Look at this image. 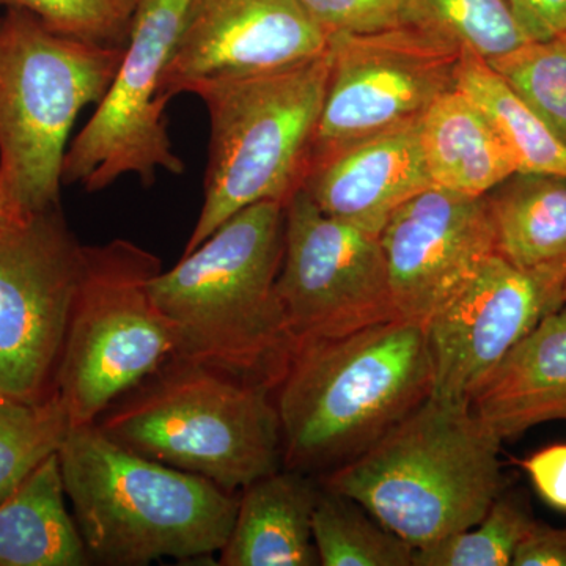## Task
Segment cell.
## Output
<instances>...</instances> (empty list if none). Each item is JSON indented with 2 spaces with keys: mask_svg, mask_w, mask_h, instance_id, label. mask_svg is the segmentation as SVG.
I'll return each instance as SVG.
<instances>
[{
  "mask_svg": "<svg viewBox=\"0 0 566 566\" xmlns=\"http://www.w3.org/2000/svg\"><path fill=\"white\" fill-rule=\"evenodd\" d=\"M433 389L424 324L397 318L294 348L275 389L283 468L319 476L411 415Z\"/></svg>",
  "mask_w": 566,
  "mask_h": 566,
  "instance_id": "cell-1",
  "label": "cell"
},
{
  "mask_svg": "<svg viewBox=\"0 0 566 566\" xmlns=\"http://www.w3.org/2000/svg\"><path fill=\"white\" fill-rule=\"evenodd\" d=\"M283 234L285 205L253 203L151 279L153 301L177 331L178 356L275 392L296 348L275 292Z\"/></svg>",
  "mask_w": 566,
  "mask_h": 566,
  "instance_id": "cell-2",
  "label": "cell"
},
{
  "mask_svg": "<svg viewBox=\"0 0 566 566\" xmlns=\"http://www.w3.org/2000/svg\"><path fill=\"white\" fill-rule=\"evenodd\" d=\"M59 461L74 521L96 564L202 560L229 539L237 494L118 444L96 423L71 428Z\"/></svg>",
  "mask_w": 566,
  "mask_h": 566,
  "instance_id": "cell-3",
  "label": "cell"
},
{
  "mask_svg": "<svg viewBox=\"0 0 566 566\" xmlns=\"http://www.w3.org/2000/svg\"><path fill=\"white\" fill-rule=\"evenodd\" d=\"M501 444L471 405L430 395L319 485L359 502L417 549L483 520L504 491Z\"/></svg>",
  "mask_w": 566,
  "mask_h": 566,
  "instance_id": "cell-4",
  "label": "cell"
},
{
  "mask_svg": "<svg viewBox=\"0 0 566 566\" xmlns=\"http://www.w3.org/2000/svg\"><path fill=\"white\" fill-rule=\"evenodd\" d=\"M96 424L118 444L232 493L283 468L274 390L186 357L164 364Z\"/></svg>",
  "mask_w": 566,
  "mask_h": 566,
  "instance_id": "cell-5",
  "label": "cell"
},
{
  "mask_svg": "<svg viewBox=\"0 0 566 566\" xmlns=\"http://www.w3.org/2000/svg\"><path fill=\"white\" fill-rule=\"evenodd\" d=\"M327 74L326 51L289 69L199 82L186 92L207 107L210 156L203 207L185 253L238 211L268 200L286 205L301 188Z\"/></svg>",
  "mask_w": 566,
  "mask_h": 566,
  "instance_id": "cell-6",
  "label": "cell"
},
{
  "mask_svg": "<svg viewBox=\"0 0 566 566\" xmlns=\"http://www.w3.org/2000/svg\"><path fill=\"white\" fill-rule=\"evenodd\" d=\"M123 52L51 31L24 10L0 17V180L25 214L61 207L71 129L109 91Z\"/></svg>",
  "mask_w": 566,
  "mask_h": 566,
  "instance_id": "cell-7",
  "label": "cell"
},
{
  "mask_svg": "<svg viewBox=\"0 0 566 566\" xmlns=\"http://www.w3.org/2000/svg\"><path fill=\"white\" fill-rule=\"evenodd\" d=\"M161 271L155 253L128 240L84 245L55 379L71 428L98 422L118 398L178 356L177 331L150 293Z\"/></svg>",
  "mask_w": 566,
  "mask_h": 566,
  "instance_id": "cell-8",
  "label": "cell"
},
{
  "mask_svg": "<svg viewBox=\"0 0 566 566\" xmlns=\"http://www.w3.org/2000/svg\"><path fill=\"white\" fill-rule=\"evenodd\" d=\"M189 6L191 0H137L109 91L69 145L63 185H80L93 193L125 175H136L150 186L159 169L185 174V163L167 132L169 98L163 93V80Z\"/></svg>",
  "mask_w": 566,
  "mask_h": 566,
  "instance_id": "cell-9",
  "label": "cell"
},
{
  "mask_svg": "<svg viewBox=\"0 0 566 566\" xmlns=\"http://www.w3.org/2000/svg\"><path fill=\"white\" fill-rule=\"evenodd\" d=\"M82 263L61 207L0 227V397L55 394Z\"/></svg>",
  "mask_w": 566,
  "mask_h": 566,
  "instance_id": "cell-10",
  "label": "cell"
},
{
  "mask_svg": "<svg viewBox=\"0 0 566 566\" xmlns=\"http://www.w3.org/2000/svg\"><path fill=\"white\" fill-rule=\"evenodd\" d=\"M326 51L329 74L307 170L356 142L419 122L455 91L464 54L405 25L334 33Z\"/></svg>",
  "mask_w": 566,
  "mask_h": 566,
  "instance_id": "cell-11",
  "label": "cell"
},
{
  "mask_svg": "<svg viewBox=\"0 0 566 566\" xmlns=\"http://www.w3.org/2000/svg\"><path fill=\"white\" fill-rule=\"evenodd\" d=\"M275 292L296 345L400 318L378 234L326 214L303 188L285 205Z\"/></svg>",
  "mask_w": 566,
  "mask_h": 566,
  "instance_id": "cell-12",
  "label": "cell"
},
{
  "mask_svg": "<svg viewBox=\"0 0 566 566\" xmlns=\"http://www.w3.org/2000/svg\"><path fill=\"white\" fill-rule=\"evenodd\" d=\"M565 303L562 283L491 255L424 324L433 367L431 397L471 405L512 349Z\"/></svg>",
  "mask_w": 566,
  "mask_h": 566,
  "instance_id": "cell-13",
  "label": "cell"
},
{
  "mask_svg": "<svg viewBox=\"0 0 566 566\" xmlns=\"http://www.w3.org/2000/svg\"><path fill=\"white\" fill-rule=\"evenodd\" d=\"M378 238L398 315L422 324L495 253L485 196L438 186L401 205Z\"/></svg>",
  "mask_w": 566,
  "mask_h": 566,
  "instance_id": "cell-14",
  "label": "cell"
},
{
  "mask_svg": "<svg viewBox=\"0 0 566 566\" xmlns=\"http://www.w3.org/2000/svg\"><path fill=\"white\" fill-rule=\"evenodd\" d=\"M326 48L300 0H191L163 93L170 99L199 82L273 73Z\"/></svg>",
  "mask_w": 566,
  "mask_h": 566,
  "instance_id": "cell-15",
  "label": "cell"
},
{
  "mask_svg": "<svg viewBox=\"0 0 566 566\" xmlns=\"http://www.w3.org/2000/svg\"><path fill=\"white\" fill-rule=\"evenodd\" d=\"M430 186L412 123L326 156L307 170L301 188L326 214L379 234L401 205Z\"/></svg>",
  "mask_w": 566,
  "mask_h": 566,
  "instance_id": "cell-16",
  "label": "cell"
},
{
  "mask_svg": "<svg viewBox=\"0 0 566 566\" xmlns=\"http://www.w3.org/2000/svg\"><path fill=\"white\" fill-rule=\"evenodd\" d=\"M472 411L501 441L566 422V305L551 312L476 390Z\"/></svg>",
  "mask_w": 566,
  "mask_h": 566,
  "instance_id": "cell-17",
  "label": "cell"
},
{
  "mask_svg": "<svg viewBox=\"0 0 566 566\" xmlns=\"http://www.w3.org/2000/svg\"><path fill=\"white\" fill-rule=\"evenodd\" d=\"M322 485L293 469L264 475L243 488L222 566H315L312 516Z\"/></svg>",
  "mask_w": 566,
  "mask_h": 566,
  "instance_id": "cell-18",
  "label": "cell"
},
{
  "mask_svg": "<svg viewBox=\"0 0 566 566\" xmlns=\"http://www.w3.org/2000/svg\"><path fill=\"white\" fill-rule=\"evenodd\" d=\"M495 253L566 286V175H510L485 196Z\"/></svg>",
  "mask_w": 566,
  "mask_h": 566,
  "instance_id": "cell-19",
  "label": "cell"
},
{
  "mask_svg": "<svg viewBox=\"0 0 566 566\" xmlns=\"http://www.w3.org/2000/svg\"><path fill=\"white\" fill-rule=\"evenodd\" d=\"M417 129L428 175L438 188L483 197L516 174L493 123L458 88L439 96Z\"/></svg>",
  "mask_w": 566,
  "mask_h": 566,
  "instance_id": "cell-20",
  "label": "cell"
},
{
  "mask_svg": "<svg viewBox=\"0 0 566 566\" xmlns=\"http://www.w3.org/2000/svg\"><path fill=\"white\" fill-rule=\"evenodd\" d=\"M52 455L0 504V566H85L87 546Z\"/></svg>",
  "mask_w": 566,
  "mask_h": 566,
  "instance_id": "cell-21",
  "label": "cell"
},
{
  "mask_svg": "<svg viewBox=\"0 0 566 566\" xmlns=\"http://www.w3.org/2000/svg\"><path fill=\"white\" fill-rule=\"evenodd\" d=\"M457 88L483 111L512 155L516 172L566 175V145L497 71L463 54Z\"/></svg>",
  "mask_w": 566,
  "mask_h": 566,
  "instance_id": "cell-22",
  "label": "cell"
},
{
  "mask_svg": "<svg viewBox=\"0 0 566 566\" xmlns=\"http://www.w3.org/2000/svg\"><path fill=\"white\" fill-rule=\"evenodd\" d=\"M400 25L485 62L528 41L506 0H401Z\"/></svg>",
  "mask_w": 566,
  "mask_h": 566,
  "instance_id": "cell-23",
  "label": "cell"
},
{
  "mask_svg": "<svg viewBox=\"0 0 566 566\" xmlns=\"http://www.w3.org/2000/svg\"><path fill=\"white\" fill-rule=\"evenodd\" d=\"M312 536L323 566H412L416 547L394 534L359 502L322 486Z\"/></svg>",
  "mask_w": 566,
  "mask_h": 566,
  "instance_id": "cell-24",
  "label": "cell"
},
{
  "mask_svg": "<svg viewBox=\"0 0 566 566\" xmlns=\"http://www.w3.org/2000/svg\"><path fill=\"white\" fill-rule=\"evenodd\" d=\"M70 430L57 392L41 401L0 397V504L48 458L57 455Z\"/></svg>",
  "mask_w": 566,
  "mask_h": 566,
  "instance_id": "cell-25",
  "label": "cell"
},
{
  "mask_svg": "<svg viewBox=\"0 0 566 566\" xmlns=\"http://www.w3.org/2000/svg\"><path fill=\"white\" fill-rule=\"evenodd\" d=\"M534 523L527 499L502 491L475 526L417 547L412 566L512 565L517 546Z\"/></svg>",
  "mask_w": 566,
  "mask_h": 566,
  "instance_id": "cell-26",
  "label": "cell"
},
{
  "mask_svg": "<svg viewBox=\"0 0 566 566\" xmlns=\"http://www.w3.org/2000/svg\"><path fill=\"white\" fill-rule=\"evenodd\" d=\"M486 63L566 145V35L527 41Z\"/></svg>",
  "mask_w": 566,
  "mask_h": 566,
  "instance_id": "cell-27",
  "label": "cell"
},
{
  "mask_svg": "<svg viewBox=\"0 0 566 566\" xmlns=\"http://www.w3.org/2000/svg\"><path fill=\"white\" fill-rule=\"evenodd\" d=\"M137 0H0L24 10L51 31L103 46H125Z\"/></svg>",
  "mask_w": 566,
  "mask_h": 566,
  "instance_id": "cell-28",
  "label": "cell"
},
{
  "mask_svg": "<svg viewBox=\"0 0 566 566\" xmlns=\"http://www.w3.org/2000/svg\"><path fill=\"white\" fill-rule=\"evenodd\" d=\"M326 32L370 33L400 25L401 0H300Z\"/></svg>",
  "mask_w": 566,
  "mask_h": 566,
  "instance_id": "cell-29",
  "label": "cell"
},
{
  "mask_svg": "<svg viewBox=\"0 0 566 566\" xmlns=\"http://www.w3.org/2000/svg\"><path fill=\"white\" fill-rule=\"evenodd\" d=\"M536 493L547 505L566 513V444L538 450L523 461Z\"/></svg>",
  "mask_w": 566,
  "mask_h": 566,
  "instance_id": "cell-30",
  "label": "cell"
},
{
  "mask_svg": "<svg viewBox=\"0 0 566 566\" xmlns=\"http://www.w3.org/2000/svg\"><path fill=\"white\" fill-rule=\"evenodd\" d=\"M528 41L566 35V0H506Z\"/></svg>",
  "mask_w": 566,
  "mask_h": 566,
  "instance_id": "cell-31",
  "label": "cell"
},
{
  "mask_svg": "<svg viewBox=\"0 0 566 566\" xmlns=\"http://www.w3.org/2000/svg\"><path fill=\"white\" fill-rule=\"evenodd\" d=\"M512 565L566 566V527H553L535 521L517 546Z\"/></svg>",
  "mask_w": 566,
  "mask_h": 566,
  "instance_id": "cell-32",
  "label": "cell"
},
{
  "mask_svg": "<svg viewBox=\"0 0 566 566\" xmlns=\"http://www.w3.org/2000/svg\"><path fill=\"white\" fill-rule=\"evenodd\" d=\"M25 216L28 214L18 208V205L13 202L9 191H7L6 185L0 180V227L20 221Z\"/></svg>",
  "mask_w": 566,
  "mask_h": 566,
  "instance_id": "cell-33",
  "label": "cell"
},
{
  "mask_svg": "<svg viewBox=\"0 0 566 566\" xmlns=\"http://www.w3.org/2000/svg\"><path fill=\"white\" fill-rule=\"evenodd\" d=\"M565 305H566V303H565Z\"/></svg>",
  "mask_w": 566,
  "mask_h": 566,
  "instance_id": "cell-34",
  "label": "cell"
}]
</instances>
